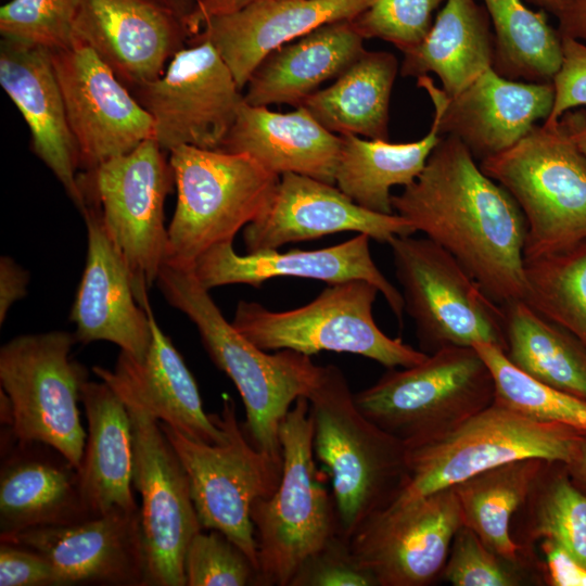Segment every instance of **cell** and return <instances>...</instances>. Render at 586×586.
<instances>
[{
	"label": "cell",
	"instance_id": "cell-44",
	"mask_svg": "<svg viewBox=\"0 0 586 586\" xmlns=\"http://www.w3.org/2000/svg\"><path fill=\"white\" fill-rule=\"evenodd\" d=\"M290 586H377V582L337 532L301 564Z\"/></svg>",
	"mask_w": 586,
	"mask_h": 586
},
{
	"label": "cell",
	"instance_id": "cell-17",
	"mask_svg": "<svg viewBox=\"0 0 586 586\" xmlns=\"http://www.w3.org/2000/svg\"><path fill=\"white\" fill-rule=\"evenodd\" d=\"M50 52L80 167L93 169L154 139L151 115L89 46L74 39Z\"/></svg>",
	"mask_w": 586,
	"mask_h": 586
},
{
	"label": "cell",
	"instance_id": "cell-40",
	"mask_svg": "<svg viewBox=\"0 0 586 586\" xmlns=\"http://www.w3.org/2000/svg\"><path fill=\"white\" fill-rule=\"evenodd\" d=\"M81 1L9 0L0 9L1 37L50 51L66 48Z\"/></svg>",
	"mask_w": 586,
	"mask_h": 586
},
{
	"label": "cell",
	"instance_id": "cell-48",
	"mask_svg": "<svg viewBox=\"0 0 586 586\" xmlns=\"http://www.w3.org/2000/svg\"><path fill=\"white\" fill-rule=\"evenodd\" d=\"M29 273L13 258H0V324L5 321L11 306L27 294Z\"/></svg>",
	"mask_w": 586,
	"mask_h": 586
},
{
	"label": "cell",
	"instance_id": "cell-47",
	"mask_svg": "<svg viewBox=\"0 0 586 586\" xmlns=\"http://www.w3.org/2000/svg\"><path fill=\"white\" fill-rule=\"evenodd\" d=\"M545 561H536L537 574L552 586H586V568L551 539H540Z\"/></svg>",
	"mask_w": 586,
	"mask_h": 586
},
{
	"label": "cell",
	"instance_id": "cell-30",
	"mask_svg": "<svg viewBox=\"0 0 586 586\" xmlns=\"http://www.w3.org/2000/svg\"><path fill=\"white\" fill-rule=\"evenodd\" d=\"M80 402L88 431L77 470L91 517L113 509L138 510L131 488V421L124 400L105 382L86 380Z\"/></svg>",
	"mask_w": 586,
	"mask_h": 586
},
{
	"label": "cell",
	"instance_id": "cell-21",
	"mask_svg": "<svg viewBox=\"0 0 586 586\" xmlns=\"http://www.w3.org/2000/svg\"><path fill=\"white\" fill-rule=\"evenodd\" d=\"M190 38L155 0H82L74 39L89 46L130 90L156 79Z\"/></svg>",
	"mask_w": 586,
	"mask_h": 586
},
{
	"label": "cell",
	"instance_id": "cell-39",
	"mask_svg": "<svg viewBox=\"0 0 586 586\" xmlns=\"http://www.w3.org/2000/svg\"><path fill=\"white\" fill-rule=\"evenodd\" d=\"M473 347L491 370L496 403L536 421L586 432L585 399L532 378L513 366L494 345L476 343Z\"/></svg>",
	"mask_w": 586,
	"mask_h": 586
},
{
	"label": "cell",
	"instance_id": "cell-46",
	"mask_svg": "<svg viewBox=\"0 0 586 586\" xmlns=\"http://www.w3.org/2000/svg\"><path fill=\"white\" fill-rule=\"evenodd\" d=\"M0 586H63L54 566L41 555L0 540Z\"/></svg>",
	"mask_w": 586,
	"mask_h": 586
},
{
	"label": "cell",
	"instance_id": "cell-43",
	"mask_svg": "<svg viewBox=\"0 0 586 586\" xmlns=\"http://www.w3.org/2000/svg\"><path fill=\"white\" fill-rule=\"evenodd\" d=\"M446 0H374L349 20L364 39H381L402 52L417 47L433 25V13Z\"/></svg>",
	"mask_w": 586,
	"mask_h": 586
},
{
	"label": "cell",
	"instance_id": "cell-28",
	"mask_svg": "<svg viewBox=\"0 0 586 586\" xmlns=\"http://www.w3.org/2000/svg\"><path fill=\"white\" fill-rule=\"evenodd\" d=\"M295 109L279 113L244 101L218 150L247 154L279 176L294 173L335 184L342 137L321 126L305 107Z\"/></svg>",
	"mask_w": 586,
	"mask_h": 586
},
{
	"label": "cell",
	"instance_id": "cell-51",
	"mask_svg": "<svg viewBox=\"0 0 586 586\" xmlns=\"http://www.w3.org/2000/svg\"><path fill=\"white\" fill-rule=\"evenodd\" d=\"M560 122L586 163V113L569 111Z\"/></svg>",
	"mask_w": 586,
	"mask_h": 586
},
{
	"label": "cell",
	"instance_id": "cell-54",
	"mask_svg": "<svg viewBox=\"0 0 586 586\" xmlns=\"http://www.w3.org/2000/svg\"><path fill=\"white\" fill-rule=\"evenodd\" d=\"M526 1L537 5L540 10H544L545 12L550 13L555 15L556 17L570 2V0H526Z\"/></svg>",
	"mask_w": 586,
	"mask_h": 586
},
{
	"label": "cell",
	"instance_id": "cell-37",
	"mask_svg": "<svg viewBox=\"0 0 586 586\" xmlns=\"http://www.w3.org/2000/svg\"><path fill=\"white\" fill-rule=\"evenodd\" d=\"M520 536L514 542L530 552L540 539H551L586 568V494L563 470L547 461L528 497L518 510ZM517 514V513H515Z\"/></svg>",
	"mask_w": 586,
	"mask_h": 586
},
{
	"label": "cell",
	"instance_id": "cell-33",
	"mask_svg": "<svg viewBox=\"0 0 586 586\" xmlns=\"http://www.w3.org/2000/svg\"><path fill=\"white\" fill-rule=\"evenodd\" d=\"M547 461L525 458L480 472L451 486L463 525L499 557L536 571V558L517 544L512 521Z\"/></svg>",
	"mask_w": 586,
	"mask_h": 586
},
{
	"label": "cell",
	"instance_id": "cell-11",
	"mask_svg": "<svg viewBox=\"0 0 586 586\" xmlns=\"http://www.w3.org/2000/svg\"><path fill=\"white\" fill-rule=\"evenodd\" d=\"M404 311L420 351L487 343L507 349L504 307L493 301L445 249L429 238L394 237L388 243Z\"/></svg>",
	"mask_w": 586,
	"mask_h": 586
},
{
	"label": "cell",
	"instance_id": "cell-20",
	"mask_svg": "<svg viewBox=\"0 0 586 586\" xmlns=\"http://www.w3.org/2000/svg\"><path fill=\"white\" fill-rule=\"evenodd\" d=\"M0 540L43 556L59 573L63 586H144L140 508L113 509L68 525L28 528Z\"/></svg>",
	"mask_w": 586,
	"mask_h": 586
},
{
	"label": "cell",
	"instance_id": "cell-14",
	"mask_svg": "<svg viewBox=\"0 0 586 586\" xmlns=\"http://www.w3.org/2000/svg\"><path fill=\"white\" fill-rule=\"evenodd\" d=\"M111 387L124 400L131 421L132 486L141 496L144 586H186L184 553L191 538L203 530L187 472L160 421L130 393Z\"/></svg>",
	"mask_w": 586,
	"mask_h": 586
},
{
	"label": "cell",
	"instance_id": "cell-32",
	"mask_svg": "<svg viewBox=\"0 0 586 586\" xmlns=\"http://www.w3.org/2000/svg\"><path fill=\"white\" fill-rule=\"evenodd\" d=\"M397 73L393 53L366 50L332 85L317 90L301 106L339 136L388 140L390 100Z\"/></svg>",
	"mask_w": 586,
	"mask_h": 586
},
{
	"label": "cell",
	"instance_id": "cell-34",
	"mask_svg": "<svg viewBox=\"0 0 586 586\" xmlns=\"http://www.w3.org/2000/svg\"><path fill=\"white\" fill-rule=\"evenodd\" d=\"M334 175L335 186L359 206L380 214H394L391 189L411 184L442 139L432 120L420 140L392 143L343 135Z\"/></svg>",
	"mask_w": 586,
	"mask_h": 586
},
{
	"label": "cell",
	"instance_id": "cell-53",
	"mask_svg": "<svg viewBox=\"0 0 586 586\" xmlns=\"http://www.w3.org/2000/svg\"><path fill=\"white\" fill-rule=\"evenodd\" d=\"M163 7L167 8L171 12H174L177 16H179L186 27L187 22L190 18V16L193 14L198 0H155Z\"/></svg>",
	"mask_w": 586,
	"mask_h": 586
},
{
	"label": "cell",
	"instance_id": "cell-22",
	"mask_svg": "<svg viewBox=\"0 0 586 586\" xmlns=\"http://www.w3.org/2000/svg\"><path fill=\"white\" fill-rule=\"evenodd\" d=\"M370 237L354 238L329 247L280 253L278 250L238 254L233 242L219 243L203 253L192 271L206 289L228 284H260L272 278L292 277L320 280L335 284L349 280H366L384 296L399 324L404 319V301L372 259Z\"/></svg>",
	"mask_w": 586,
	"mask_h": 586
},
{
	"label": "cell",
	"instance_id": "cell-29",
	"mask_svg": "<svg viewBox=\"0 0 586 586\" xmlns=\"http://www.w3.org/2000/svg\"><path fill=\"white\" fill-rule=\"evenodd\" d=\"M349 20L321 25L270 52L255 68L244 101L298 107L327 80L337 78L365 51Z\"/></svg>",
	"mask_w": 586,
	"mask_h": 586
},
{
	"label": "cell",
	"instance_id": "cell-52",
	"mask_svg": "<svg viewBox=\"0 0 586 586\" xmlns=\"http://www.w3.org/2000/svg\"><path fill=\"white\" fill-rule=\"evenodd\" d=\"M564 466L574 484L586 494V432L581 438L575 456Z\"/></svg>",
	"mask_w": 586,
	"mask_h": 586
},
{
	"label": "cell",
	"instance_id": "cell-1",
	"mask_svg": "<svg viewBox=\"0 0 586 586\" xmlns=\"http://www.w3.org/2000/svg\"><path fill=\"white\" fill-rule=\"evenodd\" d=\"M454 136L442 137L394 212L449 252L496 303L526 295L527 225L513 196Z\"/></svg>",
	"mask_w": 586,
	"mask_h": 586
},
{
	"label": "cell",
	"instance_id": "cell-50",
	"mask_svg": "<svg viewBox=\"0 0 586 586\" xmlns=\"http://www.w3.org/2000/svg\"><path fill=\"white\" fill-rule=\"evenodd\" d=\"M557 18L561 36L586 43V0H570Z\"/></svg>",
	"mask_w": 586,
	"mask_h": 586
},
{
	"label": "cell",
	"instance_id": "cell-12",
	"mask_svg": "<svg viewBox=\"0 0 586 586\" xmlns=\"http://www.w3.org/2000/svg\"><path fill=\"white\" fill-rule=\"evenodd\" d=\"M76 342L59 330L11 339L0 348V384L11 402L14 438L50 445L78 469L87 437L78 403L88 374L71 358Z\"/></svg>",
	"mask_w": 586,
	"mask_h": 586
},
{
	"label": "cell",
	"instance_id": "cell-45",
	"mask_svg": "<svg viewBox=\"0 0 586 586\" xmlns=\"http://www.w3.org/2000/svg\"><path fill=\"white\" fill-rule=\"evenodd\" d=\"M562 37V62L552 79L553 105L545 124L557 123L566 112L586 105V43Z\"/></svg>",
	"mask_w": 586,
	"mask_h": 586
},
{
	"label": "cell",
	"instance_id": "cell-42",
	"mask_svg": "<svg viewBox=\"0 0 586 586\" xmlns=\"http://www.w3.org/2000/svg\"><path fill=\"white\" fill-rule=\"evenodd\" d=\"M534 574L496 555L462 524L454 536L442 578L454 586H519Z\"/></svg>",
	"mask_w": 586,
	"mask_h": 586
},
{
	"label": "cell",
	"instance_id": "cell-9",
	"mask_svg": "<svg viewBox=\"0 0 586 586\" xmlns=\"http://www.w3.org/2000/svg\"><path fill=\"white\" fill-rule=\"evenodd\" d=\"M585 432L540 422L494 400L449 432L406 446L407 476L393 502L451 487L480 472L525 458L569 463Z\"/></svg>",
	"mask_w": 586,
	"mask_h": 586
},
{
	"label": "cell",
	"instance_id": "cell-15",
	"mask_svg": "<svg viewBox=\"0 0 586 586\" xmlns=\"http://www.w3.org/2000/svg\"><path fill=\"white\" fill-rule=\"evenodd\" d=\"M154 123V139L170 152L180 145L218 150L244 93L213 44L189 38L156 79L130 90Z\"/></svg>",
	"mask_w": 586,
	"mask_h": 586
},
{
	"label": "cell",
	"instance_id": "cell-8",
	"mask_svg": "<svg viewBox=\"0 0 586 586\" xmlns=\"http://www.w3.org/2000/svg\"><path fill=\"white\" fill-rule=\"evenodd\" d=\"M379 290L366 280L329 284L308 304L273 311L257 302L239 301L233 327L263 351L291 349L307 356L323 351L349 353L386 368H407L428 354L390 337L375 323Z\"/></svg>",
	"mask_w": 586,
	"mask_h": 586
},
{
	"label": "cell",
	"instance_id": "cell-10",
	"mask_svg": "<svg viewBox=\"0 0 586 586\" xmlns=\"http://www.w3.org/2000/svg\"><path fill=\"white\" fill-rule=\"evenodd\" d=\"M164 152L155 139H148L131 152L78 175L85 208L92 205L99 211L142 307L167 253L164 203L175 175Z\"/></svg>",
	"mask_w": 586,
	"mask_h": 586
},
{
	"label": "cell",
	"instance_id": "cell-23",
	"mask_svg": "<svg viewBox=\"0 0 586 586\" xmlns=\"http://www.w3.org/2000/svg\"><path fill=\"white\" fill-rule=\"evenodd\" d=\"M87 258L69 320L77 342L107 341L141 360L152 340L146 311L138 303L122 254L103 225L99 211L87 205Z\"/></svg>",
	"mask_w": 586,
	"mask_h": 586
},
{
	"label": "cell",
	"instance_id": "cell-31",
	"mask_svg": "<svg viewBox=\"0 0 586 586\" xmlns=\"http://www.w3.org/2000/svg\"><path fill=\"white\" fill-rule=\"evenodd\" d=\"M403 54V77L433 73L442 89L456 95L493 65L494 34L484 5L446 0L425 38Z\"/></svg>",
	"mask_w": 586,
	"mask_h": 586
},
{
	"label": "cell",
	"instance_id": "cell-13",
	"mask_svg": "<svg viewBox=\"0 0 586 586\" xmlns=\"http://www.w3.org/2000/svg\"><path fill=\"white\" fill-rule=\"evenodd\" d=\"M211 416L226 434L221 443L198 442L166 423L160 422V425L187 472L202 528L225 534L257 570L251 507L257 498L275 492L282 464L250 442L237 418L231 397L225 396L220 413Z\"/></svg>",
	"mask_w": 586,
	"mask_h": 586
},
{
	"label": "cell",
	"instance_id": "cell-35",
	"mask_svg": "<svg viewBox=\"0 0 586 586\" xmlns=\"http://www.w3.org/2000/svg\"><path fill=\"white\" fill-rule=\"evenodd\" d=\"M501 306L509 361L532 378L586 400V348L581 342L523 300Z\"/></svg>",
	"mask_w": 586,
	"mask_h": 586
},
{
	"label": "cell",
	"instance_id": "cell-49",
	"mask_svg": "<svg viewBox=\"0 0 586 586\" xmlns=\"http://www.w3.org/2000/svg\"><path fill=\"white\" fill-rule=\"evenodd\" d=\"M256 1L260 0H198L196 8L187 22V28L194 35L208 18L233 12Z\"/></svg>",
	"mask_w": 586,
	"mask_h": 586
},
{
	"label": "cell",
	"instance_id": "cell-36",
	"mask_svg": "<svg viewBox=\"0 0 586 586\" xmlns=\"http://www.w3.org/2000/svg\"><path fill=\"white\" fill-rule=\"evenodd\" d=\"M494 28L493 69L528 82H551L562 62V37L548 13L522 0H482Z\"/></svg>",
	"mask_w": 586,
	"mask_h": 586
},
{
	"label": "cell",
	"instance_id": "cell-41",
	"mask_svg": "<svg viewBox=\"0 0 586 586\" xmlns=\"http://www.w3.org/2000/svg\"><path fill=\"white\" fill-rule=\"evenodd\" d=\"M186 586L258 585V573L246 555L217 530H201L183 559Z\"/></svg>",
	"mask_w": 586,
	"mask_h": 586
},
{
	"label": "cell",
	"instance_id": "cell-38",
	"mask_svg": "<svg viewBox=\"0 0 586 586\" xmlns=\"http://www.w3.org/2000/svg\"><path fill=\"white\" fill-rule=\"evenodd\" d=\"M525 301L569 331L586 348V239L525 259Z\"/></svg>",
	"mask_w": 586,
	"mask_h": 586
},
{
	"label": "cell",
	"instance_id": "cell-4",
	"mask_svg": "<svg viewBox=\"0 0 586 586\" xmlns=\"http://www.w3.org/2000/svg\"><path fill=\"white\" fill-rule=\"evenodd\" d=\"M313 435L309 402L303 396L280 426L279 484L270 496L257 498L251 507L258 585L290 586L301 564L339 532L333 495L318 470Z\"/></svg>",
	"mask_w": 586,
	"mask_h": 586
},
{
	"label": "cell",
	"instance_id": "cell-16",
	"mask_svg": "<svg viewBox=\"0 0 586 586\" xmlns=\"http://www.w3.org/2000/svg\"><path fill=\"white\" fill-rule=\"evenodd\" d=\"M462 524L455 491L447 487L390 504L369 517L348 542L377 586H425L442 578Z\"/></svg>",
	"mask_w": 586,
	"mask_h": 586
},
{
	"label": "cell",
	"instance_id": "cell-19",
	"mask_svg": "<svg viewBox=\"0 0 586 586\" xmlns=\"http://www.w3.org/2000/svg\"><path fill=\"white\" fill-rule=\"evenodd\" d=\"M344 231L366 233L386 244L394 237L417 232L396 213L359 206L335 184L286 173L268 207L243 229V240L247 253H257Z\"/></svg>",
	"mask_w": 586,
	"mask_h": 586
},
{
	"label": "cell",
	"instance_id": "cell-3",
	"mask_svg": "<svg viewBox=\"0 0 586 586\" xmlns=\"http://www.w3.org/2000/svg\"><path fill=\"white\" fill-rule=\"evenodd\" d=\"M307 399L314 454L332 481L339 532L349 539L402 492L406 445L361 412L344 373L334 365L321 367Z\"/></svg>",
	"mask_w": 586,
	"mask_h": 586
},
{
	"label": "cell",
	"instance_id": "cell-25",
	"mask_svg": "<svg viewBox=\"0 0 586 586\" xmlns=\"http://www.w3.org/2000/svg\"><path fill=\"white\" fill-rule=\"evenodd\" d=\"M373 1L260 0L208 18L190 38L208 40L243 89L270 52L321 25L352 20Z\"/></svg>",
	"mask_w": 586,
	"mask_h": 586
},
{
	"label": "cell",
	"instance_id": "cell-27",
	"mask_svg": "<svg viewBox=\"0 0 586 586\" xmlns=\"http://www.w3.org/2000/svg\"><path fill=\"white\" fill-rule=\"evenodd\" d=\"M143 308L152 332L145 356L139 360L120 351L113 370L94 366V374L130 393L160 422L187 437L207 444L224 442V430L205 413L196 381L157 324L150 302Z\"/></svg>",
	"mask_w": 586,
	"mask_h": 586
},
{
	"label": "cell",
	"instance_id": "cell-7",
	"mask_svg": "<svg viewBox=\"0 0 586 586\" xmlns=\"http://www.w3.org/2000/svg\"><path fill=\"white\" fill-rule=\"evenodd\" d=\"M354 397L366 417L410 446L441 436L488 407L495 385L473 346H453L412 367L390 368Z\"/></svg>",
	"mask_w": 586,
	"mask_h": 586
},
{
	"label": "cell",
	"instance_id": "cell-2",
	"mask_svg": "<svg viewBox=\"0 0 586 586\" xmlns=\"http://www.w3.org/2000/svg\"><path fill=\"white\" fill-rule=\"evenodd\" d=\"M156 284L168 304L194 323L214 365L234 383L250 442L282 464L281 423L296 399L307 397L322 366L295 351L269 354L258 348L226 320L192 269L164 264Z\"/></svg>",
	"mask_w": 586,
	"mask_h": 586
},
{
	"label": "cell",
	"instance_id": "cell-26",
	"mask_svg": "<svg viewBox=\"0 0 586 586\" xmlns=\"http://www.w3.org/2000/svg\"><path fill=\"white\" fill-rule=\"evenodd\" d=\"M0 85L28 125L35 154L82 213L85 204L77 175L80 155L50 50L2 38Z\"/></svg>",
	"mask_w": 586,
	"mask_h": 586
},
{
	"label": "cell",
	"instance_id": "cell-24",
	"mask_svg": "<svg viewBox=\"0 0 586 586\" xmlns=\"http://www.w3.org/2000/svg\"><path fill=\"white\" fill-rule=\"evenodd\" d=\"M91 514L77 468L58 449L20 442L8 426L1 432L0 537L41 527L68 525Z\"/></svg>",
	"mask_w": 586,
	"mask_h": 586
},
{
	"label": "cell",
	"instance_id": "cell-6",
	"mask_svg": "<svg viewBox=\"0 0 586 586\" xmlns=\"http://www.w3.org/2000/svg\"><path fill=\"white\" fill-rule=\"evenodd\" d=\"M481 169L517 201L526 219L524 259L586 239V163L560 119L536 125Z\"/></svg>",
	"mask_w": 586,
	"mask_h": 586
},
{
	"label": "cell",
	"instance_id": "cell-18",
	"mask_svg": "<svg viewBox=\"0 0 586 586\" xmlns=\"http://www.w3.org/2000/svg\"><path fill=\"white\" fill-rule=\"evenodd\" d=\"M417 86L429 95L441 135L454 136L481 161L524 138L552 110V82L512 80L486 69L456 95H448L428 75Z\"/></svg>",
	"mask_w": 586,
	"mask_h": 586
},
{
	"label": "cell",
	"instance_id": "cell-5",
	"mask_svg": "<svg viewBox=\"0 0 586 586\" xmlns=\"http://www.w3.org/2000/svg\"><path fill=\"white\" fill-rule=\"evenodd\" d=\"M169 163L177 202L165 264L184 269L214 245L233 242L268 207L280 181L244 153L180 145L169 152Z\"/></svg>",
	"mask_w": 586,
	"mask_h": 586
}]
</instances>
